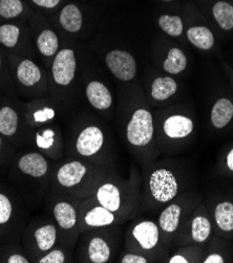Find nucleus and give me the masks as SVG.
<instances>
[{
  "instance_id": "obj_33",
  "label": "nucleus",
  "mask_w": 233,
  "mask_h": 263,
  "mask_svg": "<svg viewBox=\"0 0 233 263\" xmlns=\"http://www.w3.org/2000/svg\"><path fill=\"white\" fill-rule=\"evenodd\" d=\"M74 250L67 249L62 246H57L51 249L45 255H43L37 263H67L74 260L73 258Z\"/></svg>"
},
{
  "instance_id": "obj_16",
  "label": "nucleus",
  "mask_w": 233,
  "mask_h": 263,
  "mask_svg": "<svg viewBox=\"0 0 233 263\" xmlns=\"http://www.w3.org/2000/svg\"><path fill=\"white\" fill-rule=\"evenodd\" d=\"M178 191V183L174 173L167 168H155L146 178V196L152 203L171 201Z\"/></svg>"
},
{
  "instance_id": "obj_31",
  "label": "nucleus",
  "mask_w": 233,
  "mask_h": 263,
  "mask_svg": "<svg viewBox=\"0 0 233 263\" xmlns=\"http://www.w3.org/2000/svg\"><path fill=\"white\" fill-rule=\"evenodd\" d=\"M0 91L12 95L15 92L12 79L9 55L6 58L3 49L0 48Z\"/></svg>"
},
{
  "instance_id": "obj_9",
  "label": "nucleus",
  "mask_w": 233,
  "mask_h": 263,
  "mask_svg": "<svg viewBox=\"0 0 233 263\" xmlns=\"http://www.w3.org/2000/svg\"><path fill=\"white\" fill-rule=\"evenodd\" d=\"M106 177L98 183L91 196L102 206L126 219L134 212L137 196L126 183Z\"/></svg>"
},
{
  "instance_id": "obj_44",
  "label": "nucleus",
  "mask_w": 233,
  "mask_h": 263,
  "mask_svg": "<svg viewBox=\"0 0 233 263\" xmlns=\"http://www.w3.org/2000/svg\"><path fill=\"white\" fill-rule=\"evenodd\" d=\"M2 174H3V171H2V170H0V176H2Z\"/></svg>"
},
{
  "instance_id": "obj_13",
  "label": "nucleus",
  "mask_w": 233,
  "mask_h": 263,
  "mask_svg": "<svg viewBox=\"0 0 233 263\" xmlns=\"http://www.w3.org/2000/svg\"><path fill=\"white\" fill-rule=\"evenodd\" d=\"M154 137V122L152 114L143 107L135 109L124 127V138L128 146L138 153L151 147Z\"/></svg>"
},
{
  "instance_id": "obj_38",
  "label": "nucleus",
  "mask_w": 233,
  "mask_h": 263,
  "mask_svg": "<svg viewBox=\"0 0 233 263\" xmlns=\"http://www.w3.org/2000/svg\"><path fill=\"white\" fill-rule=\"evenodd\" d=\"M31 2L39 8L43 9H55L61 3V0H31Z\"/></svg>"
},
{
  "instance_id": "obj_8",
  "label": "nucleus",
  "mask_w": 233,
  "mask_h": 263,
  "mask_svg": "<svg viewBox=\"0 0 233 263\" xmlns=\"http://www.w3.org/2000/svg\"><path fill=\"white\" fill-rule=\"evenodd\" d=\"M21 245L31 263H37L39 258L60 246L59 231L54 219L47 213L31 217L22 234Z\"/></svg>"
},
{
  "instance_id": "obj_23",
  "label": "nucleus",
  "mask_w": 233,
  "mask_h": 263,
  "mask_svg": "<svg viewBox=\"0 0 233 263\" xmlns=\"http://www.w3.org/2000/svg\"><path fill=\"white\" fill-rule=\"evenodd\" d=\"M177 90L175 80L170 77L155 78L150 86V97L154 101H165L171 98Z\"/></svg>"
},
{
  "instance_id": "obj_39",
  "label": "nucleus",
  "mask_w": 233,
  "mask_h": 263,
  "mask_svg": "<svg viewBox=\"0 0 233 263\" xmlns=\"http://www.w3.org/2000/svg\"><path fill=\"white\" fill-rule=\"evenodd\" d=\"M205 263H223L224 262V259L221 255L219 254H212L210 256L207 257L205 260H204Z\"/></svg>"
},
{
  "instance_id": "obj_34",
  "label": "nucleus",
  "mask_w": 233,
  "mask_h": 263,
  "mask_svg": "<svg viewBox=\"0 0 233 263\" xmlns=\"http://www.w3.org/2000/svg\"><path fill=\"white\" fill-rule=\"evenodd\" d=\"M160 29L167 35L177 37L183 33V22L180 16L176 15H162L159 18Z\"/></svg>"
},
{
  "instance_id": "obj_20",
  "label": "nucleus",
  "mask_w": 233,
  "mask_h": 263,
  "mask_svg": "<svg viewBox=\"0 0 233 263\" xmlns=\"http://www.w3.org/2000/svg\"><path fill=\"white\" fill-rule=\"evenodd\" d=\"M85 97L91 106L99 111L110 110L114 104L110 88L99 80H92L86 84Z\"/></svg>"
},
{
  "instance_id": "obj_3",
  "label": "nucleus",
  "mask_w": 233,
  "mask_h": 263,
  "mask_svg": "<svg viewBox=\"0 0 233 263\" xmlns=\"http://www.w3.org/2000/svg\"><path fill=\"white\" fill-rule=\"evenodd\" d=\"M105 177V170L100 165L77 157L63 156L54 163L49 190L83 199L91 196L98 183Z\"/></svg>"
},
{
  "instance_id": "obj_37",
  "label": "nucleus",
  "mask_w": 233,
  "mask_h": 263,
  "mask_svg": "<svg viewBox=\"0 0 233 263\" xmlns=\"http://www.w3.org/2000/svg\"><path fill=\"white\" fill-rule=\"evenodd\" d=\"M119 262H121V263H148L149 258L143 254L129 251L119 259Z\"/></svg>"
},
{
  "instance_id": "obj_12",
  "label": "nucleus",
  "mask_w": 233,
  "mask_h": 263,
  "mask_svg": "<svg viewBox=\"0 0 233 263\" xmlns=\"http://www.w3.org/2000/svg\"><path fill=\"white\" fill-rule=\"evenodd\" d=\"M0 136L16 149L29 147L24 105L19 107L6 96L0 101Z\"/></svg>"
},
{
  "instance_id": "obj_14",
  "label": "nucleus",
  "mask_w": 233,
  "mask_h": 263,
  "mask_svg": "<svg viewBox=\"0 0 233 263\" xmlns=\"http://www.w3.org/2000/svg\"><path fill=\"white\" fill-rule=\"evenodd\" d=\"M124 219L99 204L92 196L81 199L78 210V224L80 234L88 230L117 226Z\"/></svg>"
},
{
  "instance_id": "obj_19",
  "label": "nucleus",
  "mask_w": 233,
  "mask_h": 263,
  "mask_svg": "<svg viewBox=\"0 0 233 263\" xmlns=\"http://www.w3.org/2000/svg\"><path fill=\"white\" fill-rule=\"evenodd\" d=\"M35 47L44 65L49 68L51 61L61 48L58 34L50 28H43L35 37Z\"/></svg>"
},
{
  "instance_id": "obj_35",
  "label": "nucleus",
  "mask_w": 233,
  "mask_h": 263,
  "mask_svg": "<svg viewBox=\"0 0 233 263\" xmlns=\"http://www.w3.org/2000/svg\"><path fill=\"white\" fill-rule=\"evenodd\" d=\"M24 13L22 0H0V18L14 20Z\"/></svg>"
},
{
  "instance_id": "obj_7",
  "label": "nucleus",
  "mask_w": 233,
  "mask_h": 263,
  "mask_svg": "<svg viewBox=\"0 0 233 263\" xmlns=\"http://www.w3.org/2000/svg\"><path fill=\"white\" fill-rule=\"evenodd\" d=\"M9 61L15 92L31 101L48 93V74L39 63L14 52H9Z\"/></svg>"
},
{
  "instance_id": "obj_5",
  "label": "nucleus",
  "mask_w": 233,
  "mask_h": 263,
  "mask_svg": "<svg viewBox=\"0 0 233 263\" xmlns=\"http://www.w3.org/2000/svg\"><path fill=\"white\" fill-rule=\"evenodd\" d=\"M32 212L9 181L0 182V245L21 242Z\"/></svg>"
},
{
  "instance_id": "obj_17",
  "label": "nucleus",
  "mask_w": 233,
  "mask_h": 263,
  "mask_svg": "<svg viewBox=\"0 0 233 263\" xmlns=\"http://www.w3.org/2000/svg\"><path fill=\"white\" fill-rule=\"evenodd\" d=\"M0 46L10 50L9 52L22 56V49L25 51V57H29V48L31 40L29 32L18 23L7 22L0 24Z\"/></svg>"
},
{
  "instance_id": "obj_18",
  "label": "nucleus",
  "mask_w": 233,
  "mask_h": 263,
  "mask_svg": "<svg viewBox=\"0 0 233 263\" xmlns=\"http://www.w3.org/2000/svg\"><path fill=\"white\" fill-rule=\"evenodd\" d=\"M110 71L122 82H131L137 74V62L131 52L124 49H112L105 56Z\"/></svg>"
},
{
  "instance_id": "obj_25",
  "label": "nucleus",
  "mask_w": 233,
  "mask_h": 263,
  "mask_svg": "<svg viewBox=\"0 0 233 263\" xmlns=\"http://www.w3.org/2000/svg\"><path fill=\"white\" fill-rule=\"evenodd\" d=\"M233 118V104L229 99L222 98L216 102L211 111V123L216 128L226 127Z\"/></svg>"
},
{
  "instance_id": "obj_36",
  "label": "nucleus",
  "mask_w": 233,
  "mask_h": 263,
  "mask_svg": "<svg viewBox=\"0 0 233 263\" xmlns=\"http://www.w3.org/2000/svg\"><path fill=\"white\" fill-rule=\"evenodd\" d=\"M17 149L0 136V170L7 172L8 166Z\"/></svg>"
},
{
  "instance_id": "obj_4",
  "label": "nucleus",
  "mask_w": 233,
  "mask_h": 263,
  "mask_svg": "<svg viewBox=\"0 0 233 263\" xmlns=\"http://www.w3.org/2000/svg\"><path fill=\"white\" fill-rule=\"evenodd\" d=\"M63 156L77 157L97 165H104L109 138L102 127L96 124H73L63 127Z\"/></svg>"
},
{
  "instance_id": "obj_10",
  "label": "nucleus",
  "mask_w": 233,
  "mask_h": 263,
  "mask_svg": "<svg viewBox=\"0 0 233 263\" xmlns=\"http://www.w3.org/2000/svg\"><path fill=\"white\" fill-rule=\"evenodd\" d=\"M77 68L76 50L68 46L61 47L49 66L48 93L50 98L62 103L63 92L75 81Z\"/></svg>"
},
{
  "instance_id": "obj_29",
  "label": "nucleus",
  "mask_w": 233,
  "mask_h": 263,
  "mask_svg": "<svg viewBox=\"0 0 233 263\" xmlns=\"http://www.w3.org/2000/svg\"><path fill=\"white\" fill-rule=\"evenodd\" d=\"M212 14L218 24L225 31L233 29V6L227 2H218L212 8Z\"/></svg>"
},
{
  "instance_id": "obj_41",
  "label": "nucleus",
  "mask_w": 233,
  "mask_h": 263,
  "mask_svg": "<svg viewBox=\"0 0 233 263\" xmlns=\"http://www.w3.org/2000/svg\"><path fill=\"white\" fill-rule=\"evenodd\" d=\"M227 166H228V168L231 170V171H233V149L228 153V155H227Z\"/></svg>"
},
{
  "instance_id": "obj_30",
  "label": "nucleus",
  "mask_w": 233,
  "mask_h": 263,
  "mask_svg": "<svg viewBox=\"0 0 233 263\" xmlns=\"http://www.w3.org/2000/svg\"><path fill=\"white\" fill-rule=\"evenodd\" d=\"M214 218L218 227L224 232L233 231V204L223 201L216 206Z\"/></svg>"
},
{
  "instance_id": "obj_11",
  "label": "nucleus",
  "mask_w": 233,
  "mask_h": 263,
  "mask_svg": "<svg viewBox=\"0 0 233 263\" xmlns=\"http://www.w3.org/2000/svg\"><path fill=\"white\" fill-rule=\"evenodd\" d=\"M110 227L98 228L81 233V242L78 248L77 260L91 263L111 262L115 254L114 233Z\"/></svg>"
},
{
  "instance_id": "obj_22",
  "label": "nucleus",
  "mask_w": 233,
  "mask_h": 263,
  "mask_svg": "<svg viewBox=\"0 0 233 263\" xmlns=\"http://www.w3.org/2000/svg\"><path fill=\"white\" fill-rule=\"evenodd\" d=\"M59 24L68 34H78L83 24V17L80 9L74 4L66 5L59 14Z\"/></svg>"
},
{
  "instance_id": "obj_15",
  "label": "nucleus",
  "mask_w": 233,
  "mask_h": 263,
  "mask_svg": "<svg viewBox=\"0 0 233 263\" xmlns=\"http://www.w3.org/2000/svg\"><path fill=\"white\" fill-rule=\"evenodd\" d=\"M127 249L143 255H152L161 245V230L152 220L135 222L127 234Z\"/></svg>"
},
{
  "instance_id": "obj_43",
  "label": "nucleus",
  "mask_w": 233,
  "mask_h": 263,
  "mask_svg": "<svg viewBox=\"0 0 233 263\" xmlns=\"http://www.w3.org/2000/svg\"><path fill=\"white\" fill-rule=\"evenodd\" d=\"M2 98H3V95H2V92H0V101H2Z\"/></svg>"
},
{
  "instance_id": "obj_26",
  "label": "nucleus",
  "mask_w": 233,
  "mask_h": 263,
  "mask_svg": "<svg viewBox=\"0 0 233 263\" xmlns=\"http://www.w3.org/2000/svg\"><path fill=\"white\" fill-rule=\"evenodd\" d=\"M187 38L192 45L203 50H209L214 45V36L206 26L190 28L187 31Z\"/></svg>"
},
{
  "instance_id": "obj_21",
  "label": "nucleus",
  "mask_w": 233,
  "mask_h": 263,
  "mask_svg": "<svg viewBox=\"0 0 233 263\" xmlns=\"http://www.w3.org/2000/svg\"><path fill=\"white\" fill-rule=\"evenodd\" d=\"M162 128L165 136L169 139H184L192 133L193 122L188 117L182 115H173L164 121Z\"/></svg>"
},
{
  "instance_id": "obj_32",
  "label": "nucleus",
  "mask_w": 233,
  "mask_h": 263,
  "mask_svg": "<svg viewBox=\"0 0 233 263\" xmlns=\"http://www.w3.org/2000/svg\"><path fill=\"white\" fill-rule=\"evenodd\" d=\"M211 234L210 221L205 216L194 217L191 223V237L198 243H203L209 238Z\"/></svg>"
},
{
  "instance_id": "obj_42",
  "label": "nucleus",
  "mask_w": 233,
  "mask_h": 263,
  "mask_svg": "<svg viewBox=\"0 0 233 263\" xmlns=\"http://www.w3.org/2000/svg\"><path fill=\"white\" fill-rule=\"evenodd\" d=\"M162 2H172V0H162Z\"/></svg>"
},
{
  "instance_id": "obj_2",
  "label": "nucleus",
  "mask_w": 233,
  "mask_h": 263,
  "mask_svg": "<svg viewBox=\"0 0 233 263\" xmlns=\"http://www.w3.org/2000/svg\"><path fill=\"white\" fill-rule=\"evenodd\" d=\"M29 147L53 161L63 157V127L60 123L58 102L42 97L24 104Z\"/></svg>"
},
{
  "instance_id": "obj_27",
  "label": "nucleus",
  "mask_w": 233,
  "mask_h": 263,
  "mask_svg": "<svg viewBox=\"0 0 233 263\" xmlns=\"http://www.w3.org/2000/svg\"><path fill=\"white\" fill-rule=\"evenodd\" d=\"M187 66V57L177 47H173L168 51V56L163 63V69L170 74L182 72Z\"/></svg>"
},
{
  "instance_id": "obj_40",
  "label": "nucleus",
  "mask_w": 233,
  "mask_h": 263,
  "mask_svg": "<svg viewBox=\"0 0 233 263\" xmlns=\"http://www.w3.org/2000/svg\"><path fill=\"white\" fill-rule=\"evenodd\" d=\"M169 263H188L189 261L183 257V256H180V255H175L173 257H171L168 261Z\"/></svg>"
},
{
  "instance_id": "obj_6",
  "label": "nucleus",
  "mask_w": 233,
  "mask_h": 263,
  "mask_svg": "<svg viewBox=\"0 0 233 263\" xmlns=\"http://www.w3.org/2000/svg\"><path fill=\"white\" fill-rule=\"evenodd\" d=\"M81 199L69 194L49 190L43 209L54 219L60 237V246L74 250L79 239L80 231L78 224V210Z\"/></svg>"
},
{
  "instance_id": "obj_24",
  "label": "nucleus",
  "mask_w": 233,
  "mask_h": 263,
  "mask_svg": "<svg viewBox=\"0 0 233 263\" xmlns=\"http://www.w3.org/2000/svg\"><path fill=\"white\" fill-rule=\"evenodd\" d=\"M182 209L176 203L167 205L159 217V228L165 235L173 234L180 224Z\"/></svg>"
},
{
  "instance_id": "obj_1",
  "label": "nucleus",
  "mask_w": 233,
  "mask_h": 263,
  "mask_svg": "<svg viewBox=\"0 0 233 263\" xmlns=\"http://www.w3.org/2000/svg\"><path fill=\"white\" fill-rule=\"evenodd\" d=\"M54 163L43 153L25 147L17 149L8 166L7 180L32 211L43 206L50 189Z\"/></svg>"
},
{
  "instance_id": "obj_28",
  "label": "nucleus",
  "mask_w": 233,
  "mask_h": 263,
  "mask_svg": "<svg viewBox=\"0 0 233 263\" xmlns=\"http://www.w3.org/2000/svg\"><path fill=\"white\" fill-rule=\"evenodd\" d=\"M3 253L0 256V262L5 263H31L30 258L25 253L21 242L3 245Z\"/></svg>"
}]
</instances>
